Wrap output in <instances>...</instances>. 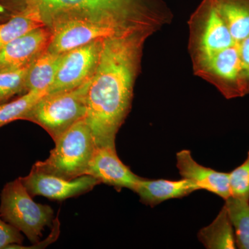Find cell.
I'll use <instances>...</instances> for the list:
<instances>
[{
	"label": "cell",
	"instance_id": "6da1fadb",
	"mask_svg": "<svg viewBox=\"0 0 249 249\" xmlns=\"http://www.w3.org/2000/svg\"><path fill=\"white\" fill-rule=\"evenodd\" d=\"M159 28L132 27L103 39L85 117L96 147H116V134L132 106L144 43Z\"/></svg>",
	"mask_w": 249,
	"mask_h": 249
},
{
	"label": "cell",
	"instance_id": "7a4b0ae2",
	"mask_svg": "<svg viewBox=\"0 0 249 249\" xmlns=\"http://www.w3.org/2000/svg\"><path fill=\"white\" fill-rule=\"evenodd\" d=\"M6 20L26 15L53 30L65 23L86 21L119 28L160 27L170 18L163 0H0Z\"/></svg>",
	"mask_w": 249,
	"mask_h": 249
},
{
	"label": "cell",
	"instance_id": "3957f363",
	"mask_svg": "<svg viewBox=\"0 0 249 249\" xmlns=\"http://www.w3.org/2000/svg\"><path fill=\"white\" fill-rule=\"evenodd\" d=\"M54 142L48 158L36 162L31 169L67 180L86 175L96 144L85 119L73 124Z\"/></svg>",
	"mask_w": 249,
	"mask_h": 249
},
{
	"label": "cell",
	"instance_id": "277c9868",
	"mask_svg": "<svg viewBox=\"0 0 249 249\" xmlns=\"http://www.w3.org/2000/svg\"><path fill=\"white\" fill-rule=\"evenodd\" d=\"M93 77L74 89L45 94L22 120L38 124L54 142L87 113V96Z\"/></svg>",
	"mask_w": 249,
	"mask_h": 249
},
{
	"label": "cell",
	"instance_id": "5b68a950",
	"mask_svg": "<svg viewBox=\"0 0 249 249\" xmlns=\"http://www.w3.org/2000/svg\"><path fill=\"white\" fill-rule=\"evenodd\" d=\"M32 197L19 178L6 183L1 193L0 216L34 245L40 242L46 227H53V211Z\"/></svg>",
	"mask_w": 249,
	"mask_h": 249
},
{
	"label": "cell",
	"instance_id": "8992f818",
	"mask_svg": "<svg viewBox=\"0 0 249 249\" xmlns=\"http://www.w3.org/2000/svg\"><path fill=\"white\" fill-rule=\"evenodd\" d=\"M103 40L93 41L65 53L47 94L74 89L93 77L99 60Z\"/></svg>",
	"mask_w": 249,
	"mask_h": 249
},
{
	"label": "cell",
	"instance_id": "52a82bcc",
	"mask_svg": "<svg viewBox=\"0 0 249 249\" xmlns=\"http://www.w3.org/2000/svg\"><path fill=\"white\" fill-rule=\"evenodd\" d=\"M19 179L33 197L42 196L57 201L81 196L101 183L89 175L67 180L33 169L27 176L19 178Z\"/></svg>",
	"mask_w": 249,
	"mask_h": 249
},
{
	"label": "cell",
	"instance_id": "ba28073f",
	"mask_svg": "<svg viewBox=\"0 0 249 249\" xmlns=\"http://www.w3.org/2000/svg\"><path fill=\"white\" fill-rule=\"evenodd\" d=\"M128 29L130 28L124 29L86 21L65 23L52 30V40L47 50L53 53H66L76 47L110 37Z\"/></svg>",
	"mask_w": 249,
	"mask_h": 249
},
{
	"label": "cell",
	"instance_id": "9c48e42d",
	"mask_svg": "<svg viewBox=\"0 0 249 249\" xmlns=\"http://www.w3.org/2000/svg\"><path fill=\"white\" fill-rule=\"evenodd\" d=\"M52 32L41 27L18 37L0 49V71H14L30 66L48 49Z\"/></svg>",
	"mask_w": 249,
	"mask_h": 249
},
{
	"label": "cell",
	"instance_id": "30bf717a",
	"mask_svg": "<svg viewBox=\"0 0 249 249\" xmlns=\"http://www.w3.org/2000/svg\"><path fill=\"white\" fill-rule=\"evenodd\" d=\"M86 175L93 177L101 183L114 187L119 192L123 188L134 192L142 178L121 161L116 147L107 146L95 147Z\"/></svg>",
	"mask_w": 249,
	"mask_h": 249
},
{
	"label": "cell",
	"instance_id": "8fae6325",
	"mask_svg": "<svg viewBox=\"0 0 249 249\" xmlns=\"http://www.w3.org/2000/svg\"><path fill=\"white\" fill-rule=\"evenodd\" d=\"M177 167L181 178L191 181L199 190H206L224 200L231 195L229 173L216 171L203 166L193 160L191 151L183 150L177 153Z\"/></svg>",
	"mask_w": 249,
	"mask_h": 249
},
{
	"label": "cell",
	"instance_id": "7c38bea8",
	"mask_svg": "<svg viewBox=\"0 0 249 249\" xmlns=\"http://www.w3.org/2000/svg\"><path fill=\"white\" fill-rule=\"evenodd\" d=\"M198 190L196 185L184 178L173 181L142 178L134 192L140 197L141 202L154 207L168 199L184 197Z\"/></svg>",
	"mask_w": 249,
	"mask_h": 249
},
{
	"label": "cell",
	"instance_id": "4fadbf2b",
	"mask_svg": "<svg viewBox=\"0 0 249 249\" xmlns=\"http://www.w3.org/2000/svg\"><path fill=\"white\" fill-rule=\"evenodd\" d=\"M226 23L231 36L229 48L241 50L249 37V0H211Z\"/></svg>",
	"mask_w": 249,
	"mask_h": 249
},
{
	"label": "cell",
	"instance_id": "5bb4252c",
	"mask_svg": "<svg viewBox=\"0 0 249 249\" xmlns=\"http://www.w3.org/2000/svg\"><path fill=\"white\" fill-rule=\"evenodd\" d=\"M64 54L47 50L33 62L26 80V93L33 91H47L53 83Z\"/></svg>",
	"mask_w": 249,
	"mask_h": 249
},
{
	"label": "cell",
	"instance_id": "9a60e30c",
	"mask_svg": "<svg viewBox=\"0 0 249 249\" xmlns=\"http://www.w3.org/2000/svg\"><path fill=\"white\" fill-rule=\"evenodd\" d=\"M198 238L206 249H237L235 232L225 206L213 222L199 231Z\"/></svg>",
	"mask_w": 249,
	"mask_h": 249
},
{
	"label": "cell",
	"instance_id": "2e32d148",
	"mask_svg": "<svg viewBox=\"0 0 249 249\" xmlns=\"http://www.w3.org/2000/svg\"><path fill=\"white\" fill-rule=\"evenodd\" d=\"M224 206L233 227L236 247L249 249V199L230 196Z\"/></svg>",
	"mask_w": 249,
	"mask_h": 249
},
{
	"label": "cell",
	"instance_id": "e0dca14e",
	"mask_svg": "<svg viewBox=\"0 0 249 249\" xmlns=\"http://www.w3.org/2000/svg\"><path fill=\"white\" fill-rule=\"evenodd\" d=\"M47 91H29L14 101L0 104V127L23 117Z\"/></svg>",
	"mask_w": 249,
	"mask_h": 249
},
{
	"label": "cell",
	"instance_id": "ac0fdd59",
	"mask_svg": "<svg viewBox=\"0 0 249 249\" xmlns=\"http://www.w3.org/2000/svg\"><path fill=\"white\" fill-rule=\"evenodd\" d=\"M41 27H46L43 23L31 16H11L7 20L0 23V49L18 37Z\"/></svg>",
	"mask_w": 249,
	"mask_h": 249
},
{
	"label": "cell",
	"instance_id": "d6986e66",
	"mask_svg": "<svg viewBox=\"0 0 249 249\" xmlns=\"http://www.w3.org/2000/svg\"><path fill=\"white\" fill-rule=\"evenodd\" d=\"M31 65L14 71H0V104L9 102L17 95L25 94L26 80Z\"/></svg>",
	"mask_w": 249,
	"mask_h": 249
},
{
	"label": "cell",
	"instance_id": "ffe728a7",
	"mask_svg": "<svg viewBox=\"0 0 249 249\" xmlns=\"http://www.w3.org/2000/svg\"><path fill=\"white\" fill-rule=\"evenodd\" d=\"M229 183L231 196L249 199V150L245 162L229 173Z\"/></svg>",
	"mask_w": 249,
	"mask_h": 249
},
{
	"label": "cell",
	"instance_id": "44dd1931",
	"mask_svg": "<svg viewBox=\"0 0 249 249\" xmlns=\"http://www.w3.org/2000/svg\"><path fill=\"white\" fill-rule=\"evenodd\" d=\"M23 240L21 232L0 216V249H8L10 245H22Z\"/></svg>",
	"mask_w": 249,
	"mask_h": 249
},
{
	"label": "cell",
	"instance_id": "7402d4cb",
	"mask_svg": "<svg viewBox=\"0 0 249 249\" xmlns=\"http://www.w3.org/2000/svg\"><path fill=\"white\" fill-rule=\"evenodd\" d=\"M240 55L242 67L249 87V37L245 41L241 49Z\"/></svg>",
	"mask_w": 249,
	"mask_h": 249
},
{
	"label": "cell",
	"instance_id": "603a6c76",
	"mask_svg": "<svg viewBox=\"0 0 249 249\" xmlns=\"http://www.w3.org/2000/svg\"><path fill=\"white\" fill-rule=\"evenodd\" d=\"M6 21V15H5L4 9L2 6L0 4V23L4 22Z\"/></svg>",
	"mask_w": 249,
	"mask_h": 249
}]
</instances>
